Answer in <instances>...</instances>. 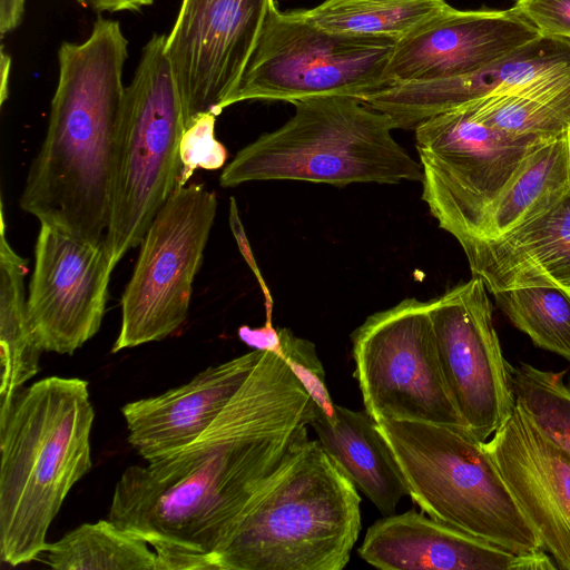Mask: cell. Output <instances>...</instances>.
<instances>
[{"label": "cell", "instance_id": "1", "mask_svg": "<svg viewBox=\"0 0 570 570\" xmlns=\"http://www.w3.org/2000/svg\"><path fill=\"white\" fill-rule=\"evenodd\" d=\"M314 406L286 360L264 351L195 441L122 472L108 519L154 548L156 570H215L214 556L250 499L308 440Z\"/></svg>", "mask_w": 570, "mask_h": 570}, {"label": "cell", "instance_id": "2", "mask_svg": "<svg viewBox=\"0 0 570 570\" xmlns=\"http://www.w3.org/2000/svg\"><path fill=\"white\" fill-rule=\"evenodd\" d=\"M128 40L98 18L82 42H61L47 132L31 163L20 207L76 237L105 238Z\"/></svg>", "mask_w": 570, "mask_h": 570}, {"label": "cell", "instance_id": "3", "mask_svg": "<svg viewBox=\"0 0 570 570\" xmlns=\"http://www.w3.org/2000/svg\"><path fill=\"white\" fill-rule=\"evenodd\" d=\"M88 382L49 376L0 405V557L10 566L48 548V529L91 469Z\"/></svg>", "mask_w": 570, "mask_h": 570}, {"label": "cell", "instance_id": "4", "mask_svg": "<svg viewBox=\"0 0 570 570\" xmlns=\"http://www.w3.org/2000/svg\"><path fill=\"white\" fill-rule=\"evenodd\" d=\"M361 524L356 485L308 439L245 507L214 556L215 570H342Z\"/></svg>", "mask_w": 570, "mask_h": 570}, {"label": "cell", "instance_id": "5", "mask_svg": "<svg viewBox=\"0 0 570 570\" xmlns=\"http://www.w3.org/2000/svg\"><path fill=\"white\" fill-rule=\"evenodd\" d=\"M295 112L279 128L242 148L223 169L219 184L299 180L333 186L355 183L420 181V161L392 136L386 115L348 96L293 102Z\"/></svg>", "mask_w": 570, "mask_h": 570}, {"label": "cell", "instance_id": "6", "mask_svg": "<svg viewBox=\"0 0 570 570\" xmlns=\"http://www.w3.org/2000/svg\"><path fill=\"white\" fill-rule=\"evenodd\" d=\"M377 429L422 512L514 553L543 550L485 441L428 422L384 420Z\"/></svg>", "mask_w": 570, "mask_h": 570}, {"label": "cell", "instance_id": "7", "mask_svg": "<svg viewBox=\"0 0 570 570\" xmlns=\"http://www.w3.org/2000/svg\"><path fill=\"white\" fill-rule=\"evenodd\" d=\"M165 43L166 35L150 37L125 88L104 238L115 266L140 245L155 216L178 188L183 168L179 145L186 122Z\"/></svg>", "mask_w": 570, "mask_h": 570}, {"label": "cell", "instance_id": "8", "mask_svg": "<svg viewBox=\"0 0 570 570\" xmlns=\"http://www.w3.org/2000/svg\"><path fill=\"white\" fill-rule=\"evenodd\" d=\"M397 41L324 30L301 11L274 6L226 108L246 100L295 102L314 97L363 99L391 82L386 70Z\"/></svg>", "mask_w": 570, "mask_h": 570}, {"label": "cell", "instance_id": "9", "mask_svg": "<svg viewBox=\"0 0 570 570\" xmlns=\"http://www.w3.org/2000/svg\"><path fill=\"white\" fill-rule=\"evenodd\" d=\"M414 132L422 199L462 248L480 237L491 208L527 156L552 140L494 129L464 104L420 122Z\"/></svg>", "mask_w": 570, "mask_h": 570}, {"label": "cell", "instance_id": "10", "mask_svg": "<svg viewBox=\"0 0 570 570\" xmlns=\"http://www.w3.org/2000/svg\"><path fill=\"white\" fill-rule=\"evenodd\" d=\"M354 377L376 421L465 424L441 370L429 302L404 298L352 333Z\"/></svg>", "mask_w": 570, "mask_h": 570}, {"label": "cell", "instance_id": "11", "mask_svg": "<svg viewBox=\"0 0 570 570\" xmlns=\"http://www.w3.org/2000/svg\"><path fill=\"white\" fill-rule=\"evenodd\" d=\"M216 210L215 193L196 184L177 188L159 209L121 296L112 353L161 341L186 321Z\"/></svg>", "mask_w": 570, "mask_h": 570}, {"label": "cell", "instance_id": "12", "mask_svg": "<svg viewBox=\"0 0 570 570\" xmlns=\"http://www.w3.org/2000/svg\"><path fill=\"white\" fill-rule=\"evenodd\" d=\"M438 356L450 395L465 424L487 441L515 406L483 281L473 276L428 301Z\"/></svg>", "mask_w": 570, "mask_h": 570}, {"label": "cell", "instance_id": "13", "mask_svg": "<svg viewBox=\"0 0 570 570\" xmlns=\"http://www.w3.org/2000/svg\"><path fill=\"white\" fill-rule=\"evenodd\" d=\"M274 0H183L165 55L186 126L202 112L218 116L237 88Z\"/></svg>", "mask_w": 570, "mask_h": 570}, {"label": "cell", "instance_id": "14", "mask_svg": "<svg viewBox=\"0 0 570 570\" xmlns=\"http://www.w3.org/2000/svg\"><path fill=\"white\" fill-rule=\"evenodd\" d=\"M114 268L104 240L40 223L27 311L43 351L71 355L99 331Z\"/></svg>", "mask_w": 570, "mask_h": 570}, {"label": "cell", "instance_id": "15", "mask_svg": "<svg viewBox=\"0 0 570 570\" xmlns=\"http://www.w3.org/2000/svg\"><path fill=\"white\" fill-rule=\"evenodd\" d=\"M497 95L570 105V40L540 36L473 73L393 83L362 101L390 117L394 129H414L435 115Z\"/></svg>", "mask_w": 570, "mask_h": 570}, {"label": "cell", "instance_id": "16", "mask_svg": "<svg viewBox=\"0 0 570 570\" xmlns=\"http://www.w3.org/2000/svg\"><path fill=\"white\" fill-rule=\"evenodd\" d=\"M484 446L542 549L570 570V452L518 403Z\"/></svg>", "mask_w": 570, "mask_h": 570}, {"label": "cell", "instance_id": "17", "mask_svg": "<svg viewBox=\"0 0 570 570\" xmlns=\"http://www.w3.org/2000/svg\"><path fill=\"white\" fill-rule=\"evenodd\" d=\"M540 36L512 8L450 6L397 41L386 75L393 85L473 73Z\"/></svg>", "mask_w": 570, "mask_h": 570}, {"label": "cell", "instance_id": "18", "mask_svg": "<svg viewBox=\"0 0 570 570\" xmlns=\"http://www.w3.org/2000/svg\"><path fill=\"white\" fill-rule=\"evenodd\" d=\"M358 556L383 570H554L544 551L514 553L411 509L375 521Z\"/></svg>", "mask_w": 570, "mask_h": 570}, {"label": "cell", "instance_id": "19", "mask_svg": "<svg viewBox=\"0 0 570 570\" xmlns=\"http://www.w3.org/2000/svg\"><path fill=\"white\" fill-rule=\"evenodd\" d=\"M263 353L253 350L207 367L178 387L125 404L129 444L147 462L187 446L220 414Z\"/></svg>", "mask_w": 570, "mask_h": 570}, {"label": "cell", "instance_id": "20", "mask_svg": "<svg viewBox=\"0 0 570 570\" xmlns=\"http://www.w3.org/2000/svg\"><path fill=\"white\" fill-rule=\"evenodd\" d=\"M463 250L473 276L492 294L525 286L570 291V190L505 235Z\"/></svg>", "mask_w": 570, "mask_h": 570}, {"label": "cell", "instance_id": "21", "mask_svg": "<svg viewBox=\"0 0 570 570\" xmlns=\"http://www.w3.org/2000/svg\"><path fill=\"white\" fill-rule=\"evenodd\" d=\"M311 426L325 451L356 488L384 515L393 514L409 492L377 422L365 410L355 411L337 404L334 419L328 420L315 404Z\"/></svg>", "mask_w": 570, "mask_h": 570}, {"label": "cell", "instance_id": "22", "mask_svg": "<svg viewBox=\"0 0 570 570\" xmlns=\"http://www.w3.org/2000/svg\"><path fill=\"white\" fill-rule=\"evenodd\" d=\"M569 190L570 131L538 146L527 156L472 244L505 235L548 210Z\"/></svg>", "mask_w": 570, "mask_h": 570}, {"label": "cell", "instance_id": "23", "mask_svg": "<svg viewBox=\"0 0 570 570\" xmlns=\"http://www.w3.org/2000/svg\"><path fill=\"white\" fill-rule=\"evenodd\" d=\"M0 225V405L39 372L43 352L28 318L24 277L28 261L6 238L1 204Z\"/></svg>", "mask_w": 570, "mask_h": 570}, {"label": "cell", "instance_id": "24", "mask_svg": "<svg viewBox=\"0 0 570 570\" xmlns=\"http://www.w3.org/2000/svg\"><path fill=\"white\" fill-rule=\"evenodd\" d=\"M449 7L445 0H324L301 13L331 32L399 41Z\"/></svg>", "mask_w": 570, "mask_h": 570}, {"label": "cell", "instance_id": "25", "mask_svg": "<svg viewBox=\"0 0 570 570\" xmlns=\"http://www.w3.org/2000/svg\"><path fill=\"white\" fill-rule=\"evenodd\" d=\"M148 543L112 521L83 523L49 543L46 563L56 570H156Z\"/></svg>", "mask_w": 570, "mask_h": 570}, {"label": "cell", "instance_id": "26", "mask_svg": "<svg viewBox=\"0 0 570 570\" xmlns=\"http://www.w3.org/2000/svg\"><path fill=\"white\" fill-rule=\"evenodd\" d=\"M510 322L539 347L570 361V291L525 286L493 293Z\"/></svg>", "mask_w": 570, "mask_h": 570}, {"label": "cell", "instance_id": "27", "mask_svg": "<svg viewBox=\"0 0 570 570\" xmlns=\"http://www.w3.org/2000/svg\"><path fill=\"white\" fill-rule=\"evenodd\" d=\"M464 105L483 124L512 136L553 139L570 131L568 104L542 101L521 95H497Z\"/></svg>", "mask_w": 570, "mask_h": 570}, {"label": "cell", "instance_id": "28", "mask_svg": "<svg viewBox=\"0 0 570 570\" xmlns=\"http://www.w3.org/2000/svg\"><path fill=\"white\" fill-rule=\"evenodd\" d=\"M518 403L533 420L570 452V385L563 372L544 371L523 363L510 368Z\"/></svg>", "mask_w": 570, "mask_h": 570}, {"label": "cell", "instance_id": "29", "mask_svg": "<svg viewBox=\"0 0 570 570\" xmlns=\"http://www.w3.org/2000/svg\"><path fill=\"white\" fill-rule=\"evenodd\" d=\"M277 330L281 345L275 353H279L286 360L314 403L325 413L328 420H333L336 404L330 396L325 382V371L317 356L315 345L308 340L296 336L289 328L277 327Z\"/></svg>", "mask_w": 570, "mask_h": 570}, {"label": "cell", "instance_id": "30", "mask_svg": "<svg viewBox=\"0 0 570 570\" xmlns=\"http://www.w3.org/2000/svg\"><path fill=\"white\" fill-rule=\"evenodd\" d=\"M216 117L213 112H202L187 124L179 145L183 168L178 188L186 186L196 169L215 170L225 165L228 155L215 137Z\"/></svg>", "mask_w": 570, "mask_h": 570}, {"label": "cell", "instance_id": "31", "mask_svg": "<svg viewBox=\"0 0 570 570\" xmlns=\"http://www.w3.org/2000/svg\"><path fill=\"white\" fill-rule=\"evenodd\" d=\"M512 9L539 35L570 40V0H514Z\"/></svg>", "mask_w": 570, "mask_h": 570}, {"label": "cell", "instance_id": "32", "mask_svg": "<svg viewBox=\"0 0 570 570\" xmlns=\"http://www.w3.org/2000/svg\"><path fill=\"white\" fill-rule=\"evenodd\" d=\"M239 338L253 350L277 352L281 341L278 330L272 324V317H267L261 327L252 328L243 325L238 328Z\"/></svg>", "mask_w": 570, "mask_h": 570}, {"label": "cell", "instance_id": "33", "mask_svg": "<svg viewBox=\"0 0 570 570\" xmlns=\"http://www.w3.org/2000/svg\"><path fill=\"white\" fill-rule=\"evenodd\" d=\"M82 8L96 13L138 12L149 7L155 0H76Z\"/></svg>", "mask_w": 570, "mask_h": 570}, {"label": "cell", "instance_id": "34", "mask_svg": "<svg viewBox=\"0 0 570 570\" xmlns=\"http://www.w3.org/2000/svg\"><path fill=\"white\" fill-rule=\"evenodd\" d=\"M26 0H0V33L16 30L23 18Z\"/></svg>", "mask_w": 570, "mask_h": 570}, {"label": "cell", "instance_id": "35", "mask_svg": "<svg viewBox=\"0 0 570 570\" xmlns=\"http://www.w3.org/2000/svg\"><path fill=\"white\" fill-rule=\"evenodd\" d=\"M11 70V57L4 51V47H1L0 52V77H1V94L0 104L3 105L9 96V76Z\"/></svg>", "mask_w": 570, "mask_h": 570}]
</instances>
